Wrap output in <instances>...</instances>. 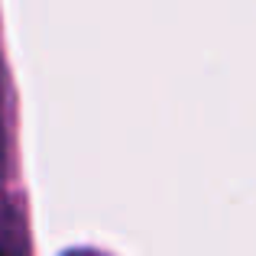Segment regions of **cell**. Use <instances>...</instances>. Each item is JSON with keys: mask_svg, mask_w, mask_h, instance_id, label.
Masks as SVG:
<instances>
[{"mask_svg": "<svg viewBox=\"0 0 256 256\" xmlns=\"http://www.w3.org/2000/svg\"><path fill=\"white\" fill-rule=\"evenodd\" d=\"M30 240L23 230V218L10 201H0V253H26Z\"/></svg>", "mask_w": 256, "mask_h": 256, "instance_id": "1", "label": "cell"}, {"mask_svg": "<svg viewBox=\"0 0 256 256\" xmlns=\"http://www.w3.org/2000/svg\"><path fill=\"white\" fill-rule=\"evenodd\" d=\"M10 146H6V78H4V58H0V185L6 178V162H10Z\"/></svg>", "mask_w": 256, "mask_h": 256, "instance_id": "2", "label": "cell"}]
</instances>
